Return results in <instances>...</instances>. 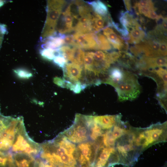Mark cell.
I'll use <instances>...</instances> for the list:
<instances>
[{"mask_svg":"<svg viewBox=\"0 0 167 167\" xmlns=\"http://www.w3.org/2000/svg\"><path fill=\"white\" fill-rule=\"evenodd\" d=\"M130 133L134 144L142 153L154 144L167 141V122L145 128L131 127Z\"/></svg>","mask_w":167,"mask_h":167,"instance_id":"7a4b0ae2","label":"cell"},{"mask_svg":"<svg viewBox=\"0 0 167 167\" xmlns=\"http://www.w3.org/2000/svg\"><path fill=\"white\" fill-rule=\"evenodd\" d=\"M121 115L120 114L93 116L94 122L104 131L112 129L121 120Z\"/></svg>","mask_w":167,"mask_h":167,"instance_id":"30bf717a","label":"cell"},{"mask_svg":"<svg viewBox=\"0 0 167 167\" xmlns=\"http://www.w3.org/2000/svg\"><path fill=\"white\" fill-rule=\"evenodd\" d=\"M109 27H106L103 29V34L115 48L120 49L123 46V41L113 29Z\"/></svg>","mask_w":167,"mask_h":167,"instance_id":"4fadbf2b","label":"cell"},{"mask_svg":"<svg viewBox=\"0 0 167 167\" xmlns=\"http://www.w3.org/2000/svg\"><path fill=\"white\" fill-rule=\"evenodd\" d=\"M125 4V6L126 7V9L128 10H131V6L130 3V1H124Z\"/></svg>","mask_w":167,"mask_h":167,"instance_id":"1f68e13d","label":"cell"},{"mask_svg":"<svg viewBox=\"0 0 167 167\" xmlns=\"http://www.w3.org/2000/svg\"><path fill=\"white\" fill-rule=\"evenodd\" d=\"M84 55L85 52L82 49L78 47H72L69 62L83 67Z\"/></svg>","mask_w":167,"mask_h":167,"instance_id":"9a60e30c","label":"cell"},{"mask_svg":"<svg viewBox=\"0 0 167 167\" xmlns=\"http://www.w3.org/2000/svg\"><path fill=\"white\" fill-rule=\"evenodd\" d=\"M54 50L49 49L41 48L40 53L44 58L51 61L53 60L54 58Z\"/></svg>","mask_w":167,"mask_h":167,"instance_id":"ffe728a7","label":"cell"},{"mask_svg":"<svg viewBox=\"0 0 167 167\" xmlns=\"http://www.w3.org/2000/svg\"><path fill=\"white\" fill-rule=\"evenodd\" d=\"M40 157L55 167H75V145L62 133L41 145Z\"/></svg>","mask_w":167,"mask_h":167,"instance_id":"6da1fadb","label":"cell"},{"mask_svg":"<svg viewBox=\"0 0 167 167\" xmlns=\"http://www.w3.org/2000/svg\"><path fill=\"white\" fill-rule=\"evenodd\" d=\"M114 147L120 159V164L124 166L133 165L141 153L134 144L130 131L116 141Z\"/></svg>","mask_w":167,"mask_h":167,"instance_id":"277c9868","label":"cell"},{"mask_svg":"<svg viewBox=\"0 0 167 167\" xmlns=\"http://www.w3.org/2000/svg\"><path fill=\"white\" fill-rule=\"evenodd\" d=\"M7 32L6 26L0 23V49L2 46L4 35Z\"/></svg>","mask_w":167,"mask_h":167,"instance_id":"484cf974","label":"cell"},{"mask_svg":"<svg viewBox=\"0 0 167 167\" xmlns=\"http://www.w3.org/2000/svg\"><path fill=\"white\" fill-rule=\"evenodd\" d=\"M54 82L59 86L63 88H65V82L63 78L62 79L56 78L54 79Z\"/></svg>","mask_w":167,"mask_h":167,"instance_id":"f546056e","label":"cell"},{"mask_svg":"<svg viewBox=\"0 0 167 167\" xmlns=\"http://www.w3.org/2000/svg\"><path fill=\"white\" fill-rule=\"evenodd\" d=\"M94 59L91 52L85 53L84 59V69H93Z\"/></svg>","mask_w":167,"mask_h":167,"instance_id":"d6986e66","label":"cell"},{"mask_svg":"<svg viewBox=\"0 0 167 167\" xmlns=\"http://www.w3.org/2000/svg\"><path fill=\"white\" fill-rule=\"evenodd\" d=\"M11 118L4 117L0 114V134L7 126Z\"/></svg>","mask_w":167,"mask_h":167,"instance_id":"603a6c76","label":"cell"},{"mask_svg":"<svg viewBox=\"0 0 167 167\" xmlns=\"http://www.w3.org/2000/svg\"><path fill=\"white\" fill-rule=\"evenodd\" d=\"M96 160V167H105L109 161L110 166L120 164L119 158L114 147L100 149Z\"/></svg>","mask_w":167,"mask_h":167,"instance_id":"ba28073f","label":"cell"},{"mask_svg":"<svg viewBox=\"0 0 167 167\" xmlns=\"http://www.w3.org/2000/svg\"><path fill=\"white\" fill-rule=\"evenodd\" d=\"M167 43L165 39H162L160 41V44L159 50L160 57H166L167 55Z\"/></svg>","mask_w":167,"mask_h":167,"instance_id":"cb8c5ba5","label":"cell"},{"mask_svg":"<svg viewBox=\"0 0 167 167\" xmlns=\"http://www.w3.org/2000/svg\"><path fill=\"white\" fill-rule=\"evenodd\" d=\"M73 35L77 47L86 49H97L94 32L83 34L75 32Z\"/></svg>","mask_w":167,"mask_h":167,"instance_id":"9c48e42d","label":"cell"},{"mask_svg":"<svg viewBox=\"0 0 167 167\" xmlns=\"http://www.w3.org/2000/svg\"><path fill=\"white\" fill-rule=\"evenodd\" d=\"M102 148L97 141H86L76 147L75 157L82 167H93L98 152Z\"/></svg>","mask_w":167,"mask_h":167,"instance_id":"8992f818","label":"cell"},{"mask_svg":"<svg viewBox=\"0 0 167 167\" xmlns=\"http://www.w3.org/2000/svg\"><path fill=\"white\" fill-rule=\"evenodd\" d=\"M101 142L104 147H114L116 141L113 138L111 132V129L105 131L101 138Z\"/></svg>","mask_w":167,"mask_h":167,"instance_id":"ac0fdd59","label":"cell"},{"mask_svg":"<svg viewBox=\"0 0 167 167\" xmlns=\"http://www.w3.org/2000/svg\"><path fill=\"white\" fill-rule=\"evenodd\" d=\"M160 15H158L154 10L150 11L147 17L148 18L152 19H158L160 17Z\"/></svg>","mask_w":167,"mask_h":167,"instance_id":"4dcf8cb0","label":"cell"},{"mask_svg":"<svg viewBox=\"0 0 167 167\" xmlns=\"http://www.w3.org/2000/svg\"><path fill=\"white\" fill-rule=\"evenodd\" d=\"M83 67L73 63H67L62 69L64 78L74 82H79L82 74Z\"/></svg>","mask_w":167,"mask_h":167,"instance_id":"8fae6325","label":"cell"},{"mask_svg":"<svg viewBox=\"0 0 167 167\" xmlns=\"http://www.w3.org/2000/svg\"><path fill=\"white\" fill-rule=\"evenodd\" d=\"M19 75H23L22 77H25L26 76H29V75H31L30 73H29L28 72L22 69H17L15 71Z\"/></svg>","mask_w":167,"mask_h":167,"instance_id":"f1b7e54d","label":"cell"},{"mask_svg":"<svg viewBox=\"0 0 167 167\" xmlns=\"http://www.w3.org/2000/svg\"><path fill=\"white\" fill-rule=\"evenodd\" d=\"M54 63L63 69L65 67L67 62L64 58L63 54L56 56L53 59Z\"/></svg>","mask_w":167,"mask_h":167,"instance_id":"7402d4cb","label":"cell"},{"mask_svg":"<svg viewBox=\"0 0 167 167\" xmlns=\"http://www.w3.org/2000/svg\"><path fill=\"white\" fill-rule=\"evenodd\" d=\"M66 4L64 0H48L47 2L46 17L40 37L41 41L53 35L62 11Z\"/></svg>","mask_w":167,"mask_h":167,"instance_id":"5b68a950","label":"cell"},{"mask_svg":"<svg viewBox=\"0 0 167 167\" xmlns=\"http://www.w3.org/2000/svg\"><path fill=\"white\" fill-rule=\"evenodd\" d=\"M132 28L129 34V41L132 43H138L144 37L145 33L139 24Z\"/></svg>","mask_w":167,"mask_h":167,"instance_id":"2e32d148","label":"cell"},{"mask_svg":"<svg viewBox=\"0 0 167 167\" xmlns=\"http://www.w3.org/2000/svg\"><path fill=\"white\" fill-rule=\"evenodd\" d=\"M64 45H65L77 47L76 43L73 35H66L64 40Z\"/></svg>","mask_w":167,"mask_h":167,"instance_id":"d4e9b609","label":"cell"},{"mask_svg":"<svg viewBox=\"0 0 167 167\" xmlns=\"http://www.w3.org/2000/svg\"><path fill=\"white\" fill-rule=\"evenodd\" d=\"M61 133L74 143L79 144L88 141L89 134L85 116L76 113L73 124Z\"/></svg>","mask_w":167,"mask_h":167,"instance_id":"52a82bcc","label":"cell"},{"mask_svg":"<svg viewBox=\"0 0 167 167\" xmlns=\"http://www.w3.org/2000/svg\"><path fill=\"white\" fill-rule=\"evenodd\" d=\"M114 87L120 101L134 100L141 92L137 76L127 71H125L123 78Z\"/></svg>","mask_w":167,"mask_h":167,"instance_id":"3957f363","label":"cell"},{"mask_svg":"<svg viewBox=\"0 0 167 167\" xmlns=\"http://www.w3.org/2000/svg\"><path fill=\"white\" fill-rule=\"evenodd\" d=\"M137 7H148L154 8L153 4L151 0H140L137 4Z\"/></svg>","mask_w":167,"mask_h":167,"instance_id":"4316f807","label":"cell"},{"mask_svg":"<svg viewBox=\"0 0 167 167\" xmlns=\"http://www.w3.org/2000/svg\"><path fill=\"white\" fill-rule=\"evenodd\" d=\"M85 2L90 6L93 11L97 15L104 17L109 15L107 6L101 1L96 0Z\"/></svg>","mask_w":167,"mask_h":167,"instance_id":"5bb4252c","label":"cell"},{"mask_svg":"<svg viewBox=\"0 0 167 167\" xmlns=\"http://www.w3.org/2000/svg\"><path fill=\"white\" fill-rule=\"evenodd\" d=\"M94 36L97 45V49L105 51L111 49L112 47L109 42L103 34L94 32Z\"/></svg>","mask_w":167,"mask_h":167,"instance_id":"e0dca14e","label":"cell"},{"mask_svg":"<svg viewBox=\"0 0 167 167\" xmlns=\"http://www.w3.org/2000/svg\"><path fill=\"white\" fill-rule=\"evenodd\" d=\"M139 11L141 14H143L145 16H147L148 13L150 11L154 10L155 9L148 7H137Z\"/></svg>","mask_w":167,"mask_h":167,"instance_id":"83f0119b","label":"cell"},{"mask_svg":"<svg viewBox=\"0 0 167 167\" xmlns=\"http://www.w3.org/2000/svg\"><path fill=\"white\" fill-rule=\"evenodd\" d=\"M38 156L35 160L33 167H55L47 161Z\"/></svg>","mask_w":167,"mask_h":167,"instance_id":"44dd1931","label":"cell"},{"mask_svg":"<svg viewBox=\"0 0 167 167\" xmlns=\"http://www.w3.org/2000/svg\"><path fill=\"white\" fill-rule=\"evenodd\" d=\"M65 34L55 32L42 41L44 43L41 45V48H47L55 50L60 48L64 45L63 40Z\"/></svg>","mask_w":167,"mask_h":167,"instance_id":"7c38bea8","label":"cell"}]
</instances>
